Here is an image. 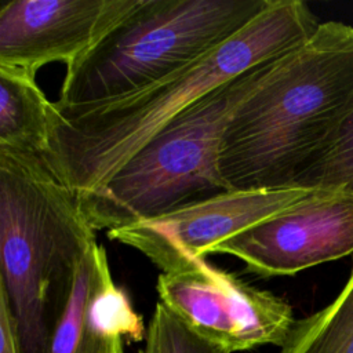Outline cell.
<instances>
[{
  "instance_id": "cell-14",
  "label": "cell",
  "mask_w": 353,
  "mask_h": 353,
  "mask_svg": "<svg viewBox=\"0 0 353 353\" xmlns=\"http://www.w3.org/2000/svg\"><path fill=\"white\" fill-rule=\"evenodd\" d=\"M138 353H228L193 332L160 301L156 303Z\"/></svg>"
},
{
  "instance_id": "cell-6",
  "label": "cell",
  "mask_w": 353,
  "mask_h": 353,
  "mask_svg": "<svg viewBox=\"0 0 353 353\" xmlns=\"http://www.w3.org/2000/svg\"><path fill=\"white\" fill-rule=\"evenodd\" d=\"M159 301L193 332L228 353L283 345L295 324L291 305L205 259L160 273Z\"/></svg>"
},
{
  "instance_id": "cell-3",
  "label": "cell",
  "mask_w": 353,
  "mask_h": 353,
  "mask_svg": "<svg viewBox=\"0 0 353 353\" xmlns=\"http://www.w3.org/2000/svg\"><path fill=\"white\" fill-rule=\"evenodd\" d=\"M97 241L44 154L0 149V294L22 353H48L76 268Z\"/></svg>"
},
{
  "instance_id": "cell-13",
  "label": "cell",
  "mask_w": 353,
  "mask_h": 353,
  "mask_svg": "<svg viewBox=\"0 0 353 353\" xmlns=\"http://www.w3.org/2000/svg\"><path fill=\"white\" fill-rule=\"evenodd\" d=\"M294 186L353 197V105L323 153L298 176Z\"/></svg>"
},
{
  "instance_id": "cell-1",
  "label": "cell",
  "mask_w": 353,
  "mask_h": 353,
  "mask_svg": "<svg viewBox=\"0 0 353 353\" xmlns=\"http://www.w3.org/2000/svg\"><path fill=\"white\" fill-rule=\"evenodd\" d=\"M319 26L306 3L272 0L211 54L146 88L94 105L52 102L44 157L80 200L99 189L185 109L248 69L299 47Z\"/></svg>"
},
{
  "instance_id": "cell-9",
  "label": "cell",
  "mask_w": 353,
  "mask_h": 353,
  "mask_svg": "<svg viewBox=\"0 0 353 353\" xmlns=\"http://www.w3.org/2000/svg\"><path fill=\"white\" fill-rule=\"evenodd\" d=\"M141 0H12L0 10V65L37 73L70 66L130 15Z\"/></svg>"
},
{
  "instance_id": "cell-2",
  "label": "cell",
  "mask_w": 353,
  "mask_h": 353,
  "mask_svg": "<svg viewBox=\"0 0 353 353\" xmlns=\"http://www.w3.org/2000/svg\"><path fill=\"white\" fill-rule=\"evenodd\" d=\"M353 105V26L328 21L240 103L221 146L230 190L294 186Z\"/></svg>"
},
{
  "instance_id": "cell-7",
  "label": "cell",
  "mask_w": 353,
  "mask_h": 353,
  "mask_svg": "<svg viewBox=\"0 0 353 353\" xmlns=\"http://www.w3.org/2000/svg\"><path fill=\"white\" fill-rule=\"evenodd\" d=\"M319 192L298 186L228 190L106 234L139 251L167 273L205 259L210 250L223 240L310 200Z\"/></svg>"
},
{
  "instance_id": "cell-12",
  "label": "cell",
  "mask_w": 353,
  "mask_h": 353,
  "mask_svg": "<svg viewBox=\"0 0 353 353\" xmlns=\"http://www.w3.org/2000/svg\"><path fill=\"white\" fill-rule=\"evenodd\" d=\"M279 353H353V272L331 303L295 321Z\"/></svg>"
},
{
  "instance_id": "cell-10",
  "label": "cell",
  "mask_w": 353,
  "mask_h": 353,
  "mask_svg": "<svg viewBox=\"0 0 353 353\" xmlns=\"http://www.w3.org/2000/svg\"><path fill=\"white\" fill-rule=\"evenodd\" d=\"M142 317L110 272L106 250L95 241L80 259L48 353H124L145 336Z\"/></svg>"
},
{
  "instance_id": "cell-8",
  "label": "cell",
  "mask_w": 353,
  "mask_h": 353,
  "mask_svg": "<svg viewBox=\"0 0 353 353\" xmlns=\"http://www.w3.org/2000/svg\"><path fill=\"white\" fill-rule=\"evenodd\" d=\"M353 252V197L320 190L310 200L212 247L262 277L292 276Z\"/></svg>"
},
{
  "instance_id": "cell-4",
  "label": "cell",
  "mask_w": 353,
  "mask_h": 353,
  "mask_svg": "<svg viewBox=\"0 0 353 353\" xmlns=\"http://www.w3.org/2000/svg\"><path fill=\"white\" fill-rule=\"evenodd\" d=\"M283 57L248 69L194 102L99 189L80 199L92 229L123 228L230 190L219 164L226 127Z\"/></svg>"
},
{
  "instance_id": "cell-11",
  "label": "cell",
  "mask_w": 353,
  "mask_h": 353,
  "mask_svg": "<svg viewBox=\"0 0 353 353\" xmlns=\"http://www.w3.org/2000/svg\"><path fill=\"white\" fill-rule=\"evenodd\" d=\"M52 102L36 74L0 65V149L46 154L50 146Z\"/></svg>"
},
{
  "instance_id": "cell-5",
  "label": "cell",
  "mask_w": 353,
  "mask_h": 353,
  "mask_svg": "<svg viewBox=\"0 0 353 353\" xmlns=\"http://www.w3.org/2000/svg\"><path fill=\"white\" fill-rule=\"evenodd\" d=\"M272 0H141L66 68L57 106H84L146 88L207 57Z\"/></svg>"
},
{
  "instance_id": "cell-15",
  "label": "cell",
  "mask_w": 353,
  "mask_h": 353,
  "mask_svg": "<svg viewBox=\"0 0 353 353\" xmlns=\"http://www.w3.org/2000/svg\"><path fill=\"white\" fill-rule=\"evenodd\" d=\"M0 353H22L12 316L1 294H0Z\"/></svg>"
}]
</instances>
